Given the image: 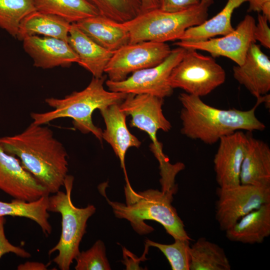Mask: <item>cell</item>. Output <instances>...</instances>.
Listing matches in <instances>:
<instances>
[{
  "mask_svg": "<svg viewBox=\"0 0 270 270\" xmlns=\"http://www.w3.org/2000/svg\"><path fill=\"white\" fill-rule=\"evenodd\" d=\"M159 8L168 12H177L199 4L202 0H158Z\"/></svg>",
  "mask_w": 270,
  "mask_h": 270,
  "instance_id": "d6a6232c",
  "label": "cell"
},
{
  "mask_svg": "<svg viewBox=\"0 0 270 270\" xmlns=\"http://www.w3.org/2000/svg\"><path fill=\"white\" fill-rule=\"evenodd\" d=\"M36 10L60 16L70 23L97 16V9L87 0H33Z\"/></svg>",
  "mask_w": 270,
  "mask_h": 270,
  "instance_id": "484cf974",
  "label": "cell"
},
{
  "mask_svg": "<svg viewBox=\"0 0 270 270\" xmlns=\"http://www.w3.org/2000/svg\"><path fill=\"white\" fill-rule=\"evenodd\" d=\"M0 190L14 199L26 202L50 194L22 166L18 158L6 152L0 146Z\"/></svg>",
  "mask_w": 270,
  "mask_h": 270,
  "instance_id": "4fadbf2b",
  "label": "cell"
},
{
  "mask_svg": "<svg viewBox=\"0 0 270 270\" xmlns=\"http://www.w3.org/2000/svg\"><path fill=\"white\" fill-rule=\"evenodd\" d=\"M190 241L174 240L172 244H162L148 239L146 244L159 249L168 260L172 270H190Z\"/></svg>",
  "mask_w": 270,
  "mask_h": 270,
  "instance_id": "f1b7e54d",
  "label": "cell"
},
{
  "mask_svg": "<svg viewBox=\"0 0 270 270\" xmlns=\"http://www.w3.org/2000/svg\"><path fill=\"white\" fill-rule=\"evenodd\" d=\"M225 232L226 238L232 242L262 243L270 235V203L250 212Z\"/></svg>",
  "mask_w": 270,
  "mask_h": 270,
  "instance_id": "44dd1931",
  "label": "cell"
},
{
  "mask_svg": "<svg viewBox=\"0 0 270 270\" xmlns=\"http://www.w3.org/2000/svg\"><path fill=\"white\" fill-rule=\"evenodd\" d=\"M71 23L57 16L34 10L24 17L19 26L16 38L42 34L68 42Z\"/></svg>",
  "mask_w": 270,
  "mask_h": 270,
  "instance_id": "7402d4cb",
  "label": "cell"
},
{
  "mask_svg": "<svg viewBox=\"0 0 270 270\" xmlns=\"http://www.w3.org/2000/svg\"><path fill=\"white\" fill-rule=\"evenodd\" d=\"M247 134L238 130L224 136L214 159L216 181L220 188L240 184L241 167L244 155Z\"/></svg>",
  "mask_w": 270,
  "mask_h": 270,
  "instance_id": "5bb4252c",
  "label": "cell"
},
{
  "mask_svg": "<svg viewBox=\"0 0 270 270\" xmlns=\"http://www.w3.org/2000/svg\"><path fill=\"white\" fill-rule=\"evenodd\" d=\"M106 186V183L102 184L98 189L112 208L115 216L128 220L137 233L144 234L154 230L144 222L152 220L161 224L174 240H191L183 222L172 204V194L154 189L136 192L126 182L124 188L126 204H122L110 200L105 193Z\"/></svg>",
  "mask_w": 270,
  "mask_h": 270,
  "instance_id": "3957f363",
  "label": "cell"
},
{
  "mask_svg": "<svg viewBox=\"0 0 270 270\" xmlns=\"http://www.w3.org/2000/svg\"><path fill=\"white\" fill-rule=\"evenodd\" d=\"M4 216H0V258L4 254L12 253L22 258H28L31 254L23 248L13 245L6 238L4 232Z\"/></svg>",
  "mask_w": 270,
  "mask_h": 270,
  "instance_id": "4dcf8cb0",
  "label": "cell"
},
{
  "mask_svg": "<svg viewBox=\"0 0 270 270\" xmlns=\"http://www.w3.org/2000/svg\"><path fill=\"white\" fill-rule=\"evenodd\" d=\"M225 80L224 69L213 57L186 49L170 73L169 84L173 89L180 88L187 94L201 97L208 94Z\"/></svg>",
  "mask_w": 270,
  "mask_h": 270,
  "instance_id": "52a82bcc",
  "label": "cell"
},
{
  "mask_svg": "<svg viewBox=\"0 0 270 270\" xmlns=\"http://www.w3.org/2000/svg\"><path fill=\"white\" fill-rule=\"evenodd\" d=\"M270 21L266 17L258 13V22L255 25L254 36L256 41L266 48H270V28L268 22Z\"/></svg>",
  "mask_w": 270,
  "mask_h": 270,
  "instance_id": "1f68e13d",
  "label": "cell"
},
{
  "mask_svg": "<svg viewBox=\"0 0 270 270\" xmlns=\"http://www.w3.org/2000/svg\"><path fill=\"white\" fill-rule=\"evenodd\" d=\"M240 183L270 188V148L264 141L247 134Z\"/></svg>",
  "mask_w": 270,
  "mask_h": 270,
  "instance_id": "ac0fdd59",
  "label": "cell"
},
{
  "mask_svg": "<svg viewBox=\"0 0 270 270\" xmlns=\"http://www.w3.org/2000/svg\"><path fill=\"white\" fill-rule=\"evenodd\" d=\"M142 3V12L159 8L158 0H140Z\"/></svg>",
  "mask_w": 270,
  "mask_h": 270,
  "instance_id": "8d00e7d4",
  "label": "cell"
},
{
  "mask_svg": "<svg viewBox=\"0 0 270 270\" xmlns=\"http://www.w3.org/2000/svg\"><path fill=\"white\" fill-rule=\"evenodd\" d=\"M74 177L68 174L64 180L65 192L58 190L48 196V211L58 212L62 217V231L59 241L48 251V255L58 252L52 261L61 270H68L80 252V242L86 233L87 222L96 212L92 204L76 207L71 198Z\"/></svg>",
  "mask_w": 270,
  "mask_h": 270,
  "instance_id": "5b68a950",
  "label": "cell"
},
{
  "mask_svg": "<svg viewBox=\"0 0 270 270\" xmlns=\"http://www.w3.org/2000/svg\"><path fill=\"white\" fill-rule=\"evenodd\" d=\"M164 102V98L152 95L129 94L120 104L121 110L131 116L130 126L148 134L152 141L150 150L158 162L167 157L162 152V144L158 140L157 132L160 130L167 132L172 127L163 114Z\"/></svg>",
  "mask_w": 270,
  "mask_h": 270,
  "instance_id": "ba28073f",
  "label": "cell"
},
{
  "mask_svg": "<svg viewBox=\"0 0 270 270\" xmlns=\"http://www.w3.org/2000/svg\"><path fill=\"white\" fill-rule=\"evenodd\" d=\"M248 12H261L262 8L266 5L270 4V0H250Z\"/></svg>",
  "mask_w": 270,
  "mask_h": 270,
  "instance_id": "d590c367",
  "label": "cell"
},
{
  "mask_svg": "<svg viewBox=\"0 0 270 270\" xmlns=\"http://www.w3.org/2000/svg\"><path fill=\"white\" fill-rule=\"evenodd\" d=\"M34 10L33 0H0V28L16 38L22 20Z\"/></svg>",
  "mask_w": 270,
  "mask_h": 270,
  "instance_id": "4316f807",
  "label": "cell"
},
{
  "mask_svg": "<svg viewBox=\"0 0 270 270\" xmlns=\"http://www.w3.org/2000/svg\"><path fill=\"white\" fill-rule=\"evenodd\" d=\"M106 76L94 77L84 90L74 92L62 98H48L46 103L54 108L44 112H32L33 123L45 124L60 118L72 119L74 127L84 134L92 133L102 140V130L94 124L92 114L96 110L114 104H120L128 94L106 90L104 86Z\"/></svg>",
  "mask_w": 270,
  "mask_h": 270,
  "instance_id": "277c9868",
  "label": "cell"
},
{
  "mask_svg": "<svg viewBox=\"0 0 270 270\" xmlns=\"http://www.w3.org/2000/svg\"><path fill=\"white\" fill-rule=\"evenodd\" d=\"M256 23L254 17L247 14L236 28L222 37L198 42L179 40L174 44L186 49L206 51L213 58L225 56L240 66L244 63L250 44L256 42L254 36Z\"/></svg>",
  "mask_w": 270,
  "mask_h": 270,
  "instance_id": "7c38bea8",
  "label": "cell"
},
{
  "mask_svg": "<svg viewBox=\"0 0 270 270\" xmlns=\"http://www.w3.org/2000/svg\"><path fill=\"white\" fill-rule=\"evenodd\" d=\"M186 49L178 47L157 66L134 72L125 80L114 82L108 80L106 84L114 92L126 94H147L164 98L172 95L173 88L169 84L172 69L183 58Z\"/></svg>",
  "mask_w": 270,
  "mask_h": 270,
  "instance_id": "9c48e42d",
  "label": "cell"
},
{
  "mask_svg": "<svg viewBox=\"0 0 270 270\" xmlns=\"http://www.w3.org/2000/svg\"><path fill=\"white\" fill-rule=\"evenodd\" d=\"M24 51L31 57L34 66L43 69L68 67L78 62V58L68 42L52 37L36 35L22 40Z\"/></svg>",
  "mask_w": 270,
  "mask_h": 270,
  "instance_id": "9a60e30c",
  "label": "cell"
},
{
  "mask_svg": "<svg viewBox=\"0 0 270 270\" xmlns=\"http://www.w3.org/2000/svg\"><path fill=\"white\" fill-rule=\"evenodd\" d=\"M190 270H230L226 254L218 244L200 238L190 248Z\"/></svg>",
  "mask_w": 270,
  "mask_h": 270,
  "instance_id": "d4e9b609",
  "label": "cell"
},
{
  "mask_svg": "<svg viewBox=\"0 0 270 270\" xmlns=\"http://www.w3.org/2000/svg\"><path fill=\"white\" fill-rule=\"evenodd\" d=\"M104 120L106 129L102 139L108 143L120 159L126 181L128 180L125 167V156L128 149L138 148L141 142L131 134L126 124V114L121 110L120 104H114L100 110Z\"/></svg>",
  "mask_w": 270,
  "mask_h": 270,
  "instance_id": "e0dca14e",
  "label": "cell"
},
{
  "mask_svg": "<svg viewBox=\"0 0 270 270\" xmlns=\"http://www.w3.org/2000/svg\"><path fill=\"white\" fill-rule=\"evenodd\" d=\"M49 194L44 195L36 200L26 202L14 199L10 202L0 201V216L24 217L36 222L46 236L50 235L52 227L48 221Z\"/></svg>",
  "mask_w": 270,
  "mask_h": 270,
  "instance_id": "cb8c5ba5",
  "label": "cell"
},
{
  "mask_svg": "<svg viewBox=\"0 0 270 270\" xmlns=\"http://www.w3.org/2000/svg\"><path fill=\"white\" fill-rule=\"evenodd\" d=\"M181 133L186 137L213 144L224 136L238 130L264 131L266 126L256 116V110L262 102L268 103V95L257 99L255 106L247 110H222L204 102L200 97L181 93Z\"/></svg>",
  "mask_w": 270,
  "mask_h": 270,
  "instance_id": "7a4b0ae2",
  "label": "cell"
},
{
  "mask_svg": "<svg viewBox=\"0 0 270 270\" xmlns=\"http://www.w3.org/2000/svg\"><path fill=\"white\" fill-rule=\"evenodd\" d=\"M210 5L201 2L180 12H168L156 8L142 12L124 23L130 33L129 44L178 40L188 28L200 24L208 19Z\"/></svg>",
  "mask_w": 270,
  "mask_h": 270,
  "instance_id": "8992f818",
  "label": "cell"
},
{
  "mask_svg": "<svg viewBox=\"0 0 270 270\" xmlns=\"http://www.w3.org/2000/svg\"><path fill=\"white\" fill-rule=\"evenodd\" d=\"M76 270H110L104 242L98 240L86 251L80 252L75 258Z\"/></svg>",
  "mask_w": 270,
  "mask_h": 270,
  "instance_id": "f546056e",
  "label": "cell"
},
{
  "mask_svg": "<svg viewBox=\"0 0 270 270\" xmlns=\"http://www.w3.org/2000/svg\"><path fill=\"white\" fill-rule=\"evenodd\" d=\"M68 42L78 58V64L94 78L104 76L105 68L114 52L95 42L75 22L71 23Z\"/></svg>",
  "mask_w": 270,
  "mask_h": 270,
  "instance_id": "d6986e66",
  "label": "cell"
},
{
  "mask_svg": "<svg viewBox=\"0 0 270 270\" xmlns=\"http://www.w3.org/2000/svg\"><path fill=\"white\" fill-rule=\"evenodd\" d=\"M78 28L102 47L113 52L130 42V33L124 23L100 14L76 22Z\"/></svg>",
  "mask_w": 270,
  "mask_h": 270,
  "instance_id": "ffe728a7",
  "label": "cell"
},
{
  "mask_svg": "<svg viewBox=\"0 0 270 270\" xmlns=\"http://www.w3.org/2000/svg\"><path fill=\"white\" fill-rule=\"evenodd\" d=\"M149 247L150 246L148 244H145L144 254L139 258L125 248H122L124 260L122 262L126 266V270H142L139 266V264L140 262L146 260V255L148 252Z\"/></svg>",
  "mask_w": 270,
  "mask_h": 270,
  "instance_id": "836d02e7",
  "label": "cell"
},
{
  "mask_svg": "<svg viewBox=\"0 0 270 270\" xmlns=\"http://www.w3.org/2000/svg\"><path fill=\"white\" fill-rule=\"evenodd\" d=\"M0 146L18 158L49 194L64 186L68 172V154L48 126L32 122L20 133L0 138Z\"/></svg>",
  "mask_w": 270,
  "mask_h": 270,
  "instance_id": "6da1fadb",
  "label": "cell"
},
{
  "mask_svg": "<svg viewBox=\"0 0 270 270\" xmlns=\"http://www.w3.org/2000/svg\"><path fill=\"white\" fill-rule=\"evenodd\" d=\"M201 2L205 3L210 4L212 3V0H202Z\"/></svg>",
  "mask_w": 270,
  "mask_h": 270,
  "instance_id": "74e56055",
  "label": "cell"
},
{
  "mask_svg": "<svg viewBox=\"0 0 270 270\" xmlns=\"http://www.w3.org/2000/svg\"><path fill=\"white\" fill-rule=\"evenodd\" d=\"M171 51L166 42H142L128 44L114 52L105 68L104 73L111 81H121L131 73L158 65Z\"/></svg>",
  "mask_w": 270,
  "mask_h": 270,
  "instance_id": "8fae6325",
  "label": "cell"
},
{
  "mask_svg": "<svg viewBox=\"0 0 270 270\" xmlns=\"http://www.w3.org/2000/svg\"><path fill=\"white\" fill-rule=\"evenodd\" d=\"M99 14L116 22L125 23L142 13L140 0H87Z\"/></svg>",
  "mask_w": 270,
  "mask_h": 270,
  "instance_id": "83f0119b",
  "label": "cell"
},
{
  "mask_svg": "<svg viewBox=\"0 0 270 270\" xmlns=\"http://www.w3.org/2000/svg\"><path fill=\"white\" fill-rule=\"evenodd\" d=\"M233 75L257 99L270 90V60L256 42L250 44L244 63L233 67Z\"/></svg>",
  "mask_w": 270,
  "mask_h": 270,
  "instance_id": "2e32d148",
  "label": "cell"
},
{
  "mask_svg": "<svg viewBox=\"0 0 270 270\" xmlns=\"http://www.w3.org/2000/svg\"><path fill=\"white\" fill-rule=\"evenodd\" d=\"M48 265L38 262H26L18 266V270H46Z\"/></svg>",
  "mask_w": 270,
  "mask_h": 270,
  "instance_id": "e575fe53",
  "label": "cell"
},
{
  "mask_svg": "<svg viewBox=\"0 0 270 270\" xmlns=\"http://www.w3.org/2000/svg\"><path fill=\"white\" fill-rule=\"evenodd\" d=\"M250 0H227L224 7L212 18L188 28L179 38L184 42H198L224 36L234 30L231 23L234 10Z\"/></svg>",
  "mask_w": 270,
  "mask_h": 270,
  "instance_id": "603a6c76",
  "label": "cell"
},
{
  "mask_svg": "<svg viewBox=\"0 0 270 270\" xmlns=\"http://www.w3.org/2000/svg\"><path fill=\"white\" fill-rule=\"evenodd\" d=\"M215 217L226 231L250 212L270 203V188L239 184L216 190Z\"/></svg>",
  "mask_w": 270,
  "mask_h": 270,
  "instance_id": "30bf717a",
  "label": "cell"
}]
</instances>
